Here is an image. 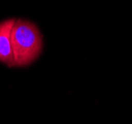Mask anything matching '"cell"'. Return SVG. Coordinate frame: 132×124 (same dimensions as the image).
<instances>
[{
  "instance_id": "obj_2",
  "label": "cell",
  "mask_w": 132,
  "mask_h": 124,
  "mask_svg": "<svg viewBox=\"0 0 132 124\" xmlns=\"http://www.w3.org/2000/svg\"><path fill=\"white\" fill-rule=\"evenodd\" d=\"M16 18L0 21V63L8 68H15L12 50V28Z\"/></svg>"
},
{
  "instance_id": "obj_1",
  "label": "cell",
  "mask_w": 132,
  "mask_h": 124,
  "mask_svg": "<svg viewBox=\"0 0 132 124\" xmlns=\"http://www.w3.org/2000/svg\"><path fill=\"white\" fill-rule=\"evenodd\" d=\"M12 50L15 68L32 65L43 53L44 39L39 27L24 18H16L12 28Z\"/></svg>"
}]
</instances>
